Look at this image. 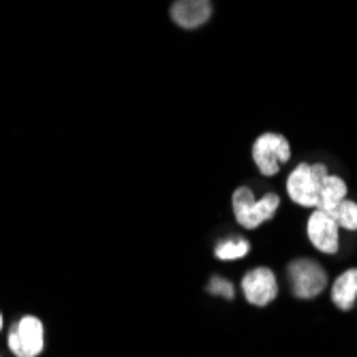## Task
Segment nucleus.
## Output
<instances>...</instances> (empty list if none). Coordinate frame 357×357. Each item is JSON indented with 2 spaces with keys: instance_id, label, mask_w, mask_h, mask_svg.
Returning <instances> with one entry per match:
<instances>
[{
  "instance_id": "4468645a",
  "label": "nucleus",
  "mask_w": 357,
  "mask_h": 357,
  "mask_svg": "<svg viewBox=\"0 0 357 357\" xmlns=\"http://www.w3.org/2000/svg\"><path fill=\"white\" fill-rule=\"evenodd\" d=\"M0 328H3V314H0Z\"/></svg>"
},
{
  "instance_id": "1a4fd4ad",
  "label": "nucleus",
  "mask_w": 357,
  "mask_h": 357,
  "mask_svg": "<svg viewBox=\"0 0 357 357\" xmlns=\"http://www.w3.org/2000/svg\"><path fill=\"white\" fill-rule=\"evenodd\" d=\"M347 199V184L344 180H340L338 176H328L321 184V192H319V202H317V208L314 210H321V212H328L332 214L340 202Z\"/></svg>"
},
{
  "instance_id": "f03ea898",
  "label": "nucleus",
  "mask_w": 357,
  "mask_h": 357,
  "mask_svg": "<svg viewBox=\"0 0 357 357\" xmlns=\"http://www.w3.org/2000/svg\"><path fill=\"white\" fill-rule=\"evenodd\" d=\"M328 176L330 174L326 165H308V163L298 165L287 180L289 197L304 208H317L321 184Z\"/></svg>"
},
{
  "instance_id": "9d476101",
  "label": "nucleus",
  "mask_w": 357,
  "mask_h": 357,
  "mask_svg": "<svg viewBox=\"0 0 357 357\" xmlns=\"http://www.w3.org/2000/svg\"><path fill=\"white\" fill-rule=\"evenodd\" d=\"M332 300L340 310H351L357 300V268L340 274L332 287Z\"/></svg>"
},
{
  "instance_id": "39448f33",
  "label": "nucleus",
  "mask_w": 357,
  "mask_h": 357,
  "mask_svg": "<svg viewBox=\"0 0 357 357\" xmlns=\"http://www.w3.org/2000/svg\"><path fill=\"white\" fill-rule=\"evenodd\" d=\"M43 344L45 330L37 317H22L9 332V349L15 357H37Z\"/></svg>"
},
{
  "instance_id": "20e7f679",
  "label": "nucleus",
  "mask_w": 357,
  "mask_h": 357,
  "mask_svg": "<svg viewBox=\"0 0 357 357\" xmlns=\"http://www.w3.org/2000/svg\"><path fill=\"white\" fill-rule=\"evenodd\" d=\"M291 156L289 142L278 133H264L252 144V160L264 176H276L280 165Z\"/></svg>"
},
{
  "instance_id": "7ed1b4c3",
  "label": "nucleus",
  "mask_w": 357,
  "mask_h": 357,
  "mask_svg": "<svg viewBox=\"0 0 357 357\" xmlns=\"http://www.w3.org/2000/svg\"><path fill=\"white\" fill-rule=\"evenodd\" d=\"M287 274L294 282V294L300 300L317 298L328 284V274L312 259H296L287 268Z\"/></svg>"
},
{
  "instance_id": "ddd939ff",
  "label": "nucleus",
  "mask_w": 357,
  "mask_h": 357,
  "mask_svg": "<svg viewBox=\"0 0 357 357\" xmlns=\"http://www.w3.org/2000/svg\"><path fill=\"white\" fill-rule=\"evenodd\" d=\"M210 291H218V294L222 291L225 298H231V296H234V289H231V284L227 282V280H220V278H214V280H212V284H210Z\"/></svg>"
},
{
  "instance_id": "9b49d317",
  "label": "nucleus",
  "mask_w": 357,
  "mask_h": 357,
  "mask_svg": "<svg viewBox=\"0 0 357 357\" xmlns=\"http://www.w3.org/2000/svg\"><path fill=\"white\" fill-rule=\"evenodd\" d=\"M332 216L336 218V222L342 227V229H351L357 231V204L355 202H340V206L332 212Z\"/></svg>"
},
{
  "instance_id": "0eeeda50",
  "label": "nucleus",
  "mask_w": 357,
  "mask_h": 357,
  "mask_svg": "<svg viewBox=\"0 0 357 357\" xmlns=\"http://www.w3.org/2000/svg\"><path fill=\"white\" fill-rule=\"evenodd\" d=\"M242 291L252 306H268L278 296V282L270 268H257L242 278Z\"/></svg>"
},
{
  "instance_id": "423d86ee",
  "label": "nucleus",
  "mask_w": 357,
  "mask_h": 357,
  "mask_svg": "<svg viewBox=\"0 0 357 357\" xmlns=\"http://www.w3.org/2000/svg\"><path fill=\"white\" fill-rule=\"evenodd\" d=\"M308 238L310 242L314 244L317 250L321 252H328V255H334L338 252V246H340V225L336 222V218L328 212H321V210H314L308 218Z\"/></svg>"
},
{
  "instance_id": "f8f14e48",
  "label": "nucleus",
  "mask_w": 357,
  "mask_h": 357,
  "mask_svg": "<svg viewBox=\"0 0 357 357\" xmlns=\"http://www.w3.org/2000/svg\"><path fill=\"white\" fill-rule=\"evenodd\" d=\"M248 242L246 240H227L222 244L216 246V257L225 259V261H234V259H240L248 252Z\"/></svg>"
},
{
  "instance_id": "6e6552de",
  "label": "nucleus",
  "mask_w": 357,
  "mask_h": 357,
  "mask_svg": "<svg viewBox=\"0 0 357 357\" xmlns=\"http://www.w3.org/2000/svg\"><path fill=\"white\" fill-rule=\"evenodd\" d=\"M212 15L210 0H176L172 5V20L182 28L204 26Z\"/></svg>"
},
{
  "instance_id": "f257e3e1",
  "label": "nucleus",
  "mask_w": 357,
  "mask_h": 357,
  "mask_svg": "<svg viewBox=\"0 0 357 357\" xmlns=\"http://www.w3.org/2000/svg\"><path fill=\"white\" fill-rule=\"evenodd\" d=\"M278 206L280 197L274 192H268L261 199H255V195L246 186L234 192V216L244 229H255V227L270 220L276 214Z\"/></svg>"
}]
</instances>
